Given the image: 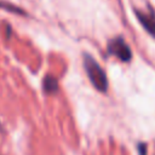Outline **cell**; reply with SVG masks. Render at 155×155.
Segmentation results:
<instances>
[{"label":"cell","mask_w":155,"mask_h":155,"mask_svg":"<svg viewBox=\"0 0 155 155\" xmlns=\"http://www.w3.org/2000/svg\"><path fill=\"white\" fill-rule=\"evenodd\" d=\"M136 148H137L138 155H148V145H147V143L138 142L137 145H136Z\"/></svg>","instance_id":"8992f818"},{"label":"cell","mask_w":155,"mask_h":155,"mask_svg":"<svg viewBox=\"0 0 155 155\" xmlns=\"http://www.w3.org/2000/svg\"><path fill=\"white\" fill-rule=\"evenodd\" d=\"M0 8H2V10H6V11H8V12H12V13H15V15H18V16H27V13H25V11H24L23 8L18 7V6H16V5L11 4V2L0 1Z\"/></svg>","instance_id":"5b68a950"},{"label":"cell","mask_w":155,"mask_h":155,"mask_svg":"<svg viewBox=\"0 0 155 155\" xmlns=\"http://www.w3.org/2000/svg\"><path fill=\"white\" fill-rule=\"evenodd\" d=\"M134 15L142 27L148 31V34L155 39V13L151 11V8H149V11H142L139 8H136Z\"/></svg>","instance_id":"3957f363"},{"label":"cell","mask_w":155,"mask_h":155,"mask_svg":"<svg viewBox=\"0 0 155 155\" xmlns=\"http://www.w3.org/2000/svg\"><path fill=\"white\" fill-rule=\"evenodd\" d=\"M84 68L92 86L101 93H107L109 88L107 74L104 69L99 65V63L90 53H84Z\"/></svg>","instance_id":"6da1fadb"},{"label":"cell","mask_w":155,"mask_h":155,"mask_svg":"<svg viewBox=\"0 0 155 155\" xmlns=\"http://www.w3.org/2000/svg\"><path fill=\"white\" fill-rule=\"evenodd\" d=\"M108 54L115 56L124 63H128L132 59V50L122 36H115L108 42Z\"/></svg>","instance_id":"7a4b0ae2"},{"label":"cell","mask_w":155,"mask_h":155,"mask_svg":"<svg viewBox=\"0 0 155 155\" xmlns=\"http://www.w3.org/2000/svg\"><path fill=\"white\" fill-rule=\"evenodd\" d=\"M42 90L46 94L52 96L58 93L59 91V84L56 76L51 75V74H46L45 78L42 79Z\"/></svg>","instance_id":"277c9868"},{"label":"cell","mask_w":155,"mask_h":155,"mask_svg":"<svg viewBox=\"0 0 155 155\" xmlns=\"http://www.w3.org/2000/svg\"><path fill=\"white\" fill-rule=\"evenodd\" d=\"M12 35V27L8 24V23H5V38L6 40H8Z\"/></svg>","instance_id":"52a82bcc"},{"label":"cell","mask_w":155,"mask_h":155,"mask_svg":"<svg viewBox=\"0 0 155 155\" xmlns=\"http://www.w3.org/2000/svg\"><path fill=\"white\" fill-rule=\"evenodd\" d=\"M1 128H2V125H1V121H0V131H1Z\"/></svg>","instance_id":"ba28073f"}]
</instances>
